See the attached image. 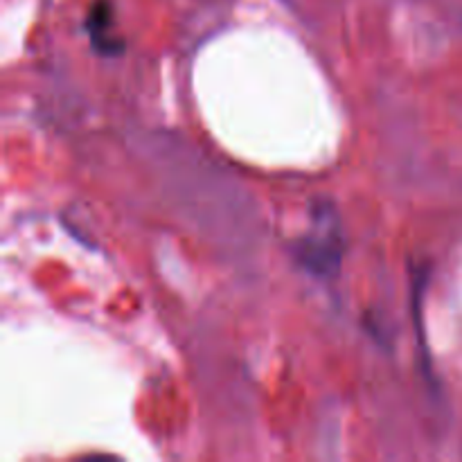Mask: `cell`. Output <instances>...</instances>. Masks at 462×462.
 Segmentation results:
<instances>
[{
  "instance_id": "cell-1",
  "label": "cell",
  "mask_w": 462,
  "mask_h": 462,
  "mask_svg": "<svg viewBox=\"0 0 462 462\" xmlns=\"http://www.w3.org/2000/svg\"><path fill=\"white\" fill-rule=\"evenodd\" d=\"M346 253V235H343L341 217L329 201H320L311 208L310 228L293 246L298 264L311 275L329 278L338 271Z\"/></svg>"
},
{
  "instance_id": "cell-2",
  "label": "cell",
  "mask_w": 462,
  "mask_h": 462,
  "mask_svg": "<svg viewBox=\"0 0 462 462\" xmlns=\"http://www.w3.org/2000/svg\"><path fill=\"white\" fill-rule=\"evenodd\" d=\"M86 32L90 36V43L99 54H120L125 50V39L116 32V12H113L111 0H95L86 16Z\"/></svg>"
}]
</instances>
